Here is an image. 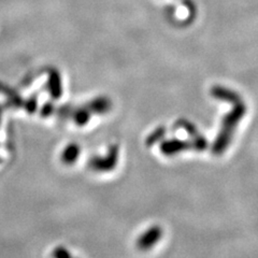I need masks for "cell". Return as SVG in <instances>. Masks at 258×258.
Wrapping results in <instances>:
<instances>
[{
  "label": "cell",
  "instance_id": "7a4b0ae2",
  "mask_svg": "<svg viewBox=\"0 0 258 258\" xmlns=\"http://www.w3.org/2000/svg\"><path fill=\"white\" fill-rule=\"evenodd\" d=\"M159 237H160V230L157 227L152 228L140 239L139 244L141 247H150L151 245L155 243Z\"/></svg>",
  "mask_w": 258,
  "mask_h": 258
},
{
  "label": "cell",
  "instance_id": "5b68a950",
  "mask_svg": "<svg viewBox=\"0 0 258 258\" xmlns=\"http://www.w3.org/2000/svg\"><path fill=\"white\" fill-rule=\"evenodd\" d=\"M88 118H90V113L87 110H79L76 112L75 114V122L78 125H84L88 122Z\"/></svg>",
  "mask_w": 258,
  "mask_h": 258
},
{
  "label": "cell",
  "instance_id": "3957f363",
  "mask_svg": "<svg viewBox=\"0 0 258 258\" xmlns=\"http://www.w3.org/2000/svg\"><path fill=\"white\" fill-rule=\"evenodd\" d=\"M79 156V148L77 145H68L62 153V160L64 163H74Z\"/></svg>",
  "mask_w": 258,
  "mask_h": 258
},
{
  "label": "cell",
  "instance_id": "277c9868",
  "mask_svg": "<svg viewBox=\"0 0 258 258\" xmlns=\"http://www.w3.org/2000/svg\"><path fill=\"white\" fill-rule=\"evenodd\" d=\"M90 107L94 111L102 113V112H106L107 110H109L110 101L107 98H104V97H101V98H97L96 100H94L90 104Z\"/></svg>",
  "mask_w": 258,
  "mask_h": 258
},
{
  "label": "cell",
  "instance_id": "6da1fadb",
  "mask_svg": "<svg viewBox=\"0 0 258 258\" xmlns=\"http://www.w3.org/2000/svg\"><path fill=\"white\" fill-rule=\"evenodd\" d=\"M47 88L54 98H59L61 96V79L59 72L56 69H50L48 71Z\"/></svg>",
  "mask_w": 258,
  "mask_h": 258
}]
</instances>
